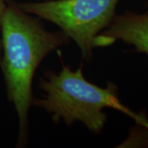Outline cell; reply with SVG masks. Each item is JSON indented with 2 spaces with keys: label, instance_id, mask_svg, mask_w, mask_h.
<instances>
[{
  "label": "cell",
  "instance_id": "1",
  "mask_svg": "<svg viewBox=\"0 0 148 148\" xmlns=\"http://www.w3.org/2000/svg\"><path fill=\"white\" fill-rule=\"evenodd\" d=\"M0 66L5 82L8 100L19 119L16 147L27 143L28 114L32 106V81L37 68L53 50L70 42L62 31L48 32L41 19L30 16L12 2H8L1 28Z\"/></svg>",
  "mask_w": 148,
  "mask_h": 148
},
{
  "label": "cell",
  "instance_id": "2",
  "mask_svg": "<svg viewBox=\"0 0 148 148\" xmlns=\"http://www.w3.org/2000/svg\"><path fill=\"white\" fill-rule=\"evenodd\" d=\"M82 69V64L75 71L64 64L58 73L45 70L38 83L42 96L33 97L32 106L46 111L55 123L62 120L71 126L75 122H81L96 134L102 132L107 121L104 112L106 108L120 111L148 129V119L122 104L116 84L109 82L102 88L86 79Z\"/></svg>",
  "mask_w": 148,
  "mask_h": 148
},
{
  "label": "cell",
  "instance_id": "4",
  "mask_svg": "<svg viewBox=\"0 0 148 148\" xmlns=\"http://www.w3.org/2000/svg\"><path fill=\"white\" fill-rule=\"evenodd\" d=\"M99 35L110 38L114 42L121 40L132 45L133 52L148 55V12L116 14L110 25Z\"/></svg>",
  "mask_w": 148,
  "mask_h": 148
},
{
  "label": "cell",
  "instance_id": "5",
  "mask_svg": "<svg viewBox=\"0 0 148 148\" xmlns=\"http://www.w3.org/2000/svg\"><path fill=\"white\" fill-rule=\"evenodd\" d=\"M8 0H0V59L2 55V40H1V28H2V22L4 15V12L8 5Z\"/></svg>",
  "mask_w": 148,
  "mask_h": 148
},
{
  "label": "cell",
  "instance_id": "3",
  "mask_svg": "<svg viewBox=\"0 0 148 148\" xmlns=\"http://www.w3.org/2000/svg\"><path fill=\"white\" fill-rule=\"evenodd\" d=\"M120 0H47L16 3L28 14L50 21L79 47L82 58L90 61L97 36L110 25Z\"/></svg>",
  "mask_w": 148,
  "mask_h": 148
},
{
  "label": "cell",
  "instance_id": "6",
  "mask_svg": "<svg viewBox=\"0 0 148 148\" xmlns=\"http://www.w3.org/2000/svg\"><path fill=\"white\" fill-rule=\"evenodd\" d=\"M147 5H148V2H147Z\"/></svg>",
  "mask_w": 148,
  "mask_h": 148
}]
</instances>
